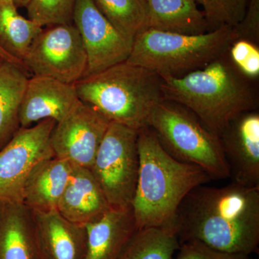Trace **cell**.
<instances>
[{"label":"cell","instance_id":"4fadbf2b","mask_svg":"<svg viewBox=\"0 0 259 259\" xmlns=\"http://www.w3.org/2000/svg\"><path fill=\"white\" fill-rule=\"evenodd\" d=\"M79 100L74 84L32 76L28 79L20 107V127H30L47 119L59 122Z\"/></svg>","mask_w":259,"mask_h":259},{"label":"cell","instance_id":"7c38bea8","mask_svg":"<svg viewBox=\"0 0 259 259\" xmlns=\"http://www.w3.org/2000/svg\"><path fill=\"white\" fill-rule=\"evenodd\" d=\"M233 182L259 187V113L243 112L219 136Z\"/></svg>","mask_w":259,"mask_h":259},{"label":"cell","instance_id":"ffe728a7","mask_svg":"<svg viewBox=\"0 0 259 259\" xmlns=\"http://www.w3.org/2000/svg\"><path fill=\"white\" fill-rule=\"evenodd\" d=\"M28 74L23 68L8 61L0 65V150L21 127L20 110Z\"/></svg>","mask_w":259,"mask_h":259},{"label":"cell","instance_id":"2e32d148","mask_svg":"<svg viewBox=\"0 0 259 259\" xmlns=\"http://www.w3.org/2000/svg\"><path fill=\"white\" fill-rule=\"evenodd\" d=\"M85 259H119L138 231L132 207H110L101 218L85 226Z\"/></svg>","mask_w":259,"mask_h":259},{"label":"cell","instance_id":"8fae6325","mask_svg":"<svg viewBox=\"0 0 259 259\" xmlns=\"http://www.w3.org/2000/svg\"><path fill=\"white\" fill-rule=\"evenodd\" d=\"M73 24L81 37L88 66L85 76L128 59L134 40L122 35L102 14L93 0H76Z\"/></svg>","mask_w":259,"mask_h":259},{"label":"cell","instance_id":"4dcf8cb0","mask_svg":"<svg viewBox=\"0 0 259 259\" xmlns=\"http://www.w3.org/2000/svg\"><path fill=\"white\" fill-rule=\"evenodd\" d=\"M3 61H5V60H3V59H2V58H1V57H0V65H1L2 64H3Z\"/></svg>","mask_w":259,"mask_h":259},{"label":"cell","instance_id":"cb8c5ba5","mask_svg":"<svg viewBox=\"0 0 259 259\" xmlns=\"http://www.w3.org/2000/svg\"><path fill=\"white\" fill-rule=\"evenodd\" d=\"M202 8L209 31L228 26L236 27L246 11L248 0H194Z\"/></svg>","mask_w":259,"mask_h":259},{"label":"cell","instance_id":"30bf717a","mask_svg":"<svg viewBox=\"0 0 259 259\" xmlns=\"http://www.w3.org/2000/svg\"><path fill=\"white\" fill-rule=\"evenodd\" d=\"M110 124L100 112L79 100L53 130L51 145L54 156L90 169Z\"/></svg>","mask_w":259,"mask_h":259},{"label":"cell","instance_id":"5bb4252c","mask_svg":"<svg viewBox=\"0 0 259 259\" xmlns=\"http://www.w3.org/2000/svg\"><path fill=\"white\" fill-rule=\"evenodd\" d=\"M110 208L91 170L72 165L69 181L58 204V212L70 222L85 227L101 218Z\"/></svg>","mask_w":259,"mask_h":259},{"label":"cell","instance_id":"ba28073f","mask_svg":"<svg viewBox=\"0 0 259 259\" xmlns=\"http://www.w3.org/2000/svg\"><path fill=\"white\" fill-rule=\"evenodd\" d=\"M23 63L32 76L74 84L84 76L88 59L79 31L72 23L42 28Z\"/></svg>","mask_w":259,"mask_h":259},{"label":"cell","instance_id":"ac0fdd59","mask_svg":"<svg viewBox=\"0 0 259 259\" xmlns=\"http://www.w3.org/2000/svg\"><path fill=\"white\" fill-rule=\"evenodd\" d=\"M71 169L69 161L56 156L39 163L25 182L23 204L35 212L57 211Z\"/></svg>","mask_w":259,"mask_h":259},{"label":"cell","instance_id":"f546056e","mask_svg":"<svg viewBox=\"0 0 259 259\" xmlns=\"http://www.w3.org/2000/svg\"><path fill=\"white\" fill-rule=\"evenodd\" d=\"M14 2L18 8H26L30 0H14Z\"/></svg>","mask_w":259,"mask_h":259},{"label":"cell","instance_id":"f1b7e54d","mask_svg":"<svg viewBox=\"0 0 259 259\" xmlns=\"http://www.w3.org/2000/svg\"><path fill=\"white\" fill-rule=\"evenodd\" d=\"M0 57H1L3 60L8 61V62L13 63V64L18 65V66H20V67L23 68L24 69H25V66H24L23 63L16 60V59H14V58L10 56L9 54H7L5 51H3L1 48H0Z\"/></svg>","mask_w":259,"mask_h":259},{"label":"cell","instance_id":"9a60e30c","mask_svg":"<svg viewBox=\"0 0 259 259\" xmlns=\"http://www.w3.org/2000/svg\"><path fill=\"white\" fill-rule=\"evenodd\" d=\"M42 259H85L86 228L58 212L32 211Z\"/></svg>","mask_w":259,"mask_h":259},{"label":"cell","instance_id":"83f0119b","mask_svg":"<svg viewBox=\"0 0 259 259\" xmlns=\"http://www.w3.org/2000/svg\"><path fill=\"white\" fill-rule=\"evenodd\" d=\"M233 28L236 39H244L259 45V0H248L244 16Z\"/></svg>","mask_w":259,"mask_h":259},{"label":"cell","instance_id":"44dd1931","mask_svg":"<svg viewBox=\"0 0 259 259\" xmlns=\"http://www.w3.org/2000/svg\"><path fill=\"white\" fill-rule=\"evenodd\" d=\"M14 0H0V48L23 63L30 44L42 28L22 16Z\"/></svg>","mask_w":259,"mask_h":259},{"label":"cell","instance_id":"484cf974","mask_svg":"<svg viewBox=\"0 0 259 259\" xmlns=\"http://www.w3.org/2000/svg\"><path fill=\"white\" fill-rule=\"evenodd\" d=\"M259 45L244 39H236L228 51L232 64L247 79L259 76Z\"/></svg>","mask_w":259,"mask_h":259},{"label":"cell","instance_id":"52a82bcc","mask_svg":"<svg viewBox=\"0 0 259 259\" xmlns=\"http://www.w3.org/2000/svg\"><path fill=\"white\" fill-rule=\"evenodd\" d=\"M138 136L139 131L110 122L90 168L110 207L132 204L139 170Z\"/></svg>","mask_w":259,"mask_h":259},{"label":"cell","instance_id":"277c9868","mask_svg":"<svg viewBox=\"0 0 259 259\" xmlns=\"http://www.w3.org/2000/svg\"><path fill=\"white\" fill-rule=\"evenodd\" d=\"M161 77L127 61L83 76L74 83L78 97L110 122L140 131L163 101Z\"/></svg>","mask_w":259,"mask_h":259},{"label":"cell","instance_id":"d6986e66","mask_svg":"<svg viewBox=\"0 0 259 259\" xmlns=\"http://www.w3.org/2000/svg\"><path fill=\"white\" fill-rule=\"evenodd\" d=\"M147 29L199 35L209 31L204 13L194 0H144Z\"/></svg>","mask_w":259,"mask_h":259},{"label":"cell","instance_id":"603a6c76","mask_svg":"<svg viewBox=\"0 0 259 259\" xmlns=\"http://www.w3.org/2000/svg\"><path fill=\"white\" fill-rule=\"evenodd\" d=\"M97 9L122 35L134 40L147 29L144 0H93Z\"/></svg>","mask_w":259,"mask_h":259},{"label":"cell","instance_id":"e0dca14e","mask_svg":"<svg viewBox=\"0 0 259 259\" xmlns=\"http://www.w3.org/2000/svg\"><path fill=\"white\" fill-rule=\"evenodd\" d=\"M0 259H42L32 211L0 202Z\"/></svg>","mask_w":259,"mask_h":259},{"label":"cell","instance_id":"8992f818","mask_svg":"<svg viewBox=\"0 0 259 259\" xmlns=\"http://www.w3.org/2000/svg\"><path fill=\"white\" fill-rule=\"evenodd\" d=\"M147 127L177 161L202 168L211 180L231 178L220 138L188 109L163 100L153 109Z\"/></svg>","mask_w":259,"mask_h":259},{"label":"cell","instance_id":"7402d4cb","mask_svg":"<svg viewBox=\"0 0 259 259\" xmlns=\"http://www.w3.org/2000/svg\"><path fill=\"white\" fill-rule=\"evenodd\" d=\"M180 245L170 228H143L136 232L119 259H175Z\"/></svg>","mask_w":259,"mask_h":259},{"label":"cell","instance_id":"3957f363","mask_svg":"<svg viewBox=\"0 0 259 259\" xmlns=\"http://www.w3.org/2000/svg\"><path fill=\"white\" fill-rule=\"evenodd\" d=\"M138 147L139 176L131 204L138 230H173L182 201L191 190L210 182V177L202 168L170 156L148 127L139 131Z\"/></svg>","mask_w":259,"mask_h":259},{"label":"cell","instance_id":"4316f807","mask_svg":"<svg viewBox=\"0 0 259 259\" xmlns=\"http://www.w3.org/2000/svg\"><path fill=\"white\" fill-rule=\"evenodd\" d=\"M175 259H250L249 255L225 253L212 249L199 241L181 243Z\"/></svg>","mask_w":259,"mask_h":259},{"label":"cell","instance_id":"6da1fadb","mask_svg":"<svg viewBox=\"0 0 259 259\" xmlns=\"http://www.w3.org/2000/svg\"><path fill=\"white\" fill-rule=\"evenodd\" d=\"M172 229L180 243L199 241L225 253H258L259 187L232 182L199 185L181 202Z\"/></svg>","mask_w":259,"mask_h":259},{"label":"cell","instance_id":"5b68a950","mask_svg":"<svg viewBox=\"0 0 259 259\" xmlns=\"http://www.w3.org/2000/svg\"><path fill=\"white\" fill-rule=\"evenodd\" d=\"M236 39L234 28L228 26L199 35L146 29L134 37L126 61L161 77H181L225 55Z\"/></svg>","mask_w":259,"mask_h":259},{"label":"cell","instance_id":"7a4b0ae2","mask_svg":"<svg viewBox=\"0 0 259 259\" xmlns=\"http://www.w3.org/2000/svg\"><path fill=\"white\" fill-rule=\"evenodd\" d=\"M161 80L164 100L188 109L218 137L237 116L258 109L256 90L228 53L185 76Z\"/></svg>","mask_w":259,"mask_h":259},{"label":"cell","instance_id":"d4e9b609","mask_svg":"<svg viewBox=\"0 0 259 259\" xmlns=\"http://www.w3.org/2000/svg\"><path fill=\"white\" fill-rule=\"evenodd\" d=\"M76 0H30L27 5L28 18L42 28L72 24Z\"/></svg>","mask_w":259,"mask_h":259},{"label":"cell","instance_id":"9c48e42d","mask_svg":"<svg viewBox=\"0 0 259 259\" xmlns=\"http://www.w3.org/2000/svg\"><path fill=\"white\" fill-rule=\"evenodd\" d=\"M56 121L47 119L20 127L0 150V202L23 203V189L32 169L54 157L51 136Z\"/></svg>","mask_w":259,"mask_h":259}]
</instances>
